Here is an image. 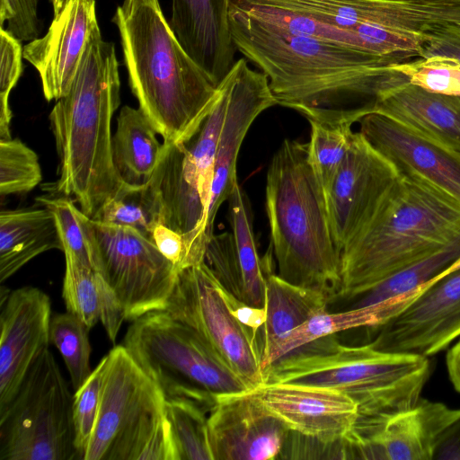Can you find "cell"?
Here are the masks:
<instances>
[{"label": "cell", "mask_w": 460, "mask_h": 460, "mask_svg": "<svg viewBox=\"0 0 460 460\" xmlns=\"http://www.w3.org/2000/svg\"><path fill=\"white\" fill-rule=\"evenodd\" d=\"M237 51L269 80L277 104L308 120L350 126L376 111L381 96L409 82L395 59L316 38L296 35L229 12Z\"/></svg>", "instance_id": "cell-1"}, {"label": "cell", "mask_w": 460, "mask_h": 460, "mask_svg": "<svg viewBox=\"0 0 460 460\" xmlns=\"http://www.w3.org/2000/svg\"><path fill=\"white\" fill-rule=\"evenodd\" d=\"M119 104L115 47L100 32L88 43L69 92L56 100L49 114L59 166L49 190L73 197L92 219L128 185L111 152V119Z\"/></svg>", "instance_id": "cell-2"}, {"label": "cell", "mask_w": 460, "mask_h": 460, "mask_svg": "<svg viewBox=\"0 0 460 460\" xmlns=\"http://www.w3.org/2000/svg\"><path fill=\"white\" fill-rule=\"evenodd\" d=\"M112 22L138 108L164 144L188 140L216 106L220 87L181 46L159 0H124Z\"/></svg>", "instance_id": "cell-3"}, {"label": "cell", "mask_w": 460, "mask_h": 460, "mask_svg": "<svg viewBox=\"0 0 460 460\" xmlns=\"http://www.w3.org/2000/svg\"><path fill=\"white\" fill-rule=\"evenodd\" d=\"M399 173L373 217L341 251V297H358L460 236V202L418 174Z\"/></svg>", "instance_id": "cell-4"}, {"label": "cell", "mask_w": 460, "mask_h": 460, "mask_svg": "<svg viewBox=\"0 0 460 460\" xmlns=\"http://www.w3.org/2000/svg\"><path fill=\"white\" fill-rule=\"evenodd\" d=\"M263 374L264 383L314 385L345 394L358 408L355 432L366 437L418 402L430 363L427 357L381 350L371 342L342 345L332 334L294 349Z\"/></svg>", "instance_id": "cell-5"}, {"label": "cell", "mask_w": 460, "mask_h": 460, "mask_svg": "<svg viewBox=\"0 0 460 460\" xmlns=\"http://www.w3.org/2000/svg\"><path fill=\"white\" fill-rule=\"evenodd\" d=\"M265 204L278 275L333 297L341 252L332 234L324 190L308 162L307 143L282 142L268 168Z\"/></svg>", "instance_id": "cell-6"}, {"label": "cell", "mask_w": 460, "mask_h": 460, "mask_svg": "<svg viewBox=\"0 0 460 460\" xmlns=\"http://www.w3.org/2000/svg\"><path fill=\"white\" fill-rule=\"evenodd\" d=\"M122 345L165 398L190 400L209 411L217 395L252 389L194 330L164 311L132 321Z\"/></svg>", "instance_id": "cell-7"}, {"label": "cell", "mask_w": 460, "mask_h": 460, "mask_svg": "<svg viewBox=\"0 0 460 460\" xmlns=\"http://www.w3.org/2000/svg\"><path fill=\"white\" fill-rule=\"evenodd\" d=\"M103 359L98 415L83 460H143L170 433L165 397L122 344Z\"/></svg>", "instance_id": "cell-8"}, {"label": "cell", "mask_w": 460, "mask_h": 460, "mask_svg": "<svg viewBox=\"0 0 460 460\" xmlns=\"http://www.w3.org/2000/svg\"><path fill=\"white\" fill-rule=\"evenodd\" d=\"M219 99L195 134L188 140L164 144L153 174L161 191L164 224L184 240L181 270L204 262L209 243L206 219L217 144L228 101L227 77L218 84Z\"/></svg>", "instance_id": "cell-9"}, {"label": "cell", "mask_w": 460, "mask_h": 460, "mask_svg": "<svg viewBox=\"0 0 460 460\" xmlns=\"http://www.w3.org/2000/svg\"><path fill=\"white\" fill-rule=\"evenodd\" d=\"M73 402L74 395L48 349L0 413V460H80Z\"/></svg>", "instance_id": "cell-10"}, {"label": "cell", "mask_w": 460, "mask_h": 460, "mask_svg": "<svg viewBox=\"0 0 460 460\" xmlns=\"http://www.w3.org/2000/svg\"><path fill=\"white\" fill-rule=\"evenodd\" d=\"M92 267L119 299L126 320L164 311L179 270L133 228L92 219L76 209Z\"/></svg>", "instance_id": "cell-11"}, {"label": "cell", "mask_w": 460, "mask_h": 460, "mask_svg": "<svg viewBox=\"0 0 460 460\" xmlns=\"http://www.w3.org/2000/svg\"><path fill=\"white\" fill-rule=\"evenodd\" d=\"M164 312L194 330L251 388L265 382L257 336L230 313L205 261L179 271Z\"/></svg>", "instance_id": "cell-12"}, {"label": "cell", "mask_w": 460, "mask_h": 460, "mask_svg": "<svg viewBox=\"0 0 460 460\" xmlns=\"http://www.w3.org/2000/svg\"><path fill=\"white\" fill-rule=\"evenodd\" d=\"M399 175L360 132L353 133L347 155L325 191L329 223L341 253L373 217Z\"/></svg>", "instance_id": "cell-13"}, {"label": "cell", "mask_w": 460, "mask_h": 460, "mask_svg": "<svg viewBox=\"0 0 460 460\" xmlns=\"http://www.w3.org/2000/svg\"><path fill=\"white\" fill-rule=\"evenodd\" d=\"M376 349L429 357L460 336V269L426 283L396 314L377 327Z\"/></svg>", "instance_id": "cell-14"}, {"label": "cell", "mask_w": 460, "mask_h": 460, "mask_svg": "<svg viewBox=\"0 0 460 460\" xmlns=\"http://www.w3.org/2000/svg\"><path fill=\"white\" fill-rule=\"evenodd\" d=\"M208 412L213 460L277 459L290 432L254 389L217 395Z\"/></svg>", "instance_id": "cell-15"}, {"label": "cell", "mask_w": 460, "mask_h": 460, "mask_svg": "<svg viewBox=\"0 0 460 460\" xmlns=\"http://www.w3.org/2000/svg\"><path fill=\"white\" fill-rule=\"evenodd\" d=\"M226 76L228 101L215 157L206 219L208 241L214 235V221L218 208L238 183L236 163L243 138L255 119L277 104L267 75L251 68L245 58L236 59Z\"/></svg>", "instance_id": "cell-16"}, {"label": "cell", "mask_w": 460, "mask_h": 460, "mask_svg": "<svg viewBox=\"0 0 460 460\" xmlns=\"http://www.w3.org/2000/svg\"><path fill=\"white\" fill-rule=\"evenodd\" d=\"M52 21L44 36L23 47V58L38 71L48 102L65 96L91 39L101 32L95 0H50Z\"/></svg>", "instance_id": "cell-17"}, {"label": "cell", "mask_w": 460, "mask_h": 460, "mask_svg": "<svg viewBox=\"0 0 460 460\" xmlns=\"http://www.w3.org/2000/svg\"><path fill=\"white\" fill-rule=\"evenodd\" d=\"M0 413L15 396L37 358L49 349V296L34 287L10 292L0 305Z\"/></svg>", "instance_id": "cell-18"}, {"label": "cell", "mask_w": 460, "mask_h": 460, "mask_svg": "<svg viewBox=\"0 0 460 460\" xmlns=\"http://www.w3.org/2000/svg\"><path fill=\"white\" fill-rule=\"evenodd\" d=\"M253 389L290 431L328 443L350 440L354 435L358 408L341 392L290 383H263Z\"/></svg>", "instance_id": "cell-19"}, {"label": "cell", "mask_w": 460, "mask_h": 460, "mask_svg": "<svg viewBox=\"0 0 460 460\" xmlns=\"http://www.w3.org/2000/svg\"><path fill=\"white\" fill-rule=\"evenodd\" d=\"M359 132L398 172L424 178L460 202V151L430 140L382 113L359 121Z\"/></svg>", "instance_id": "cell-20"}, {"label": "cell", "mask_w": 460, "mask_h": 460, "mask_svg": "<svg viewBox=\"0 0 460 460\" xmlns=\"http://www.w3.org/2000/svg\"><path fill=\"white\" fill-rule=\"evenodd\" d=\"M460 420V408L420 398L409 410L389 418L378 429L354 442L356 458L432 460L448 432Z\"/></svg>", "instance_id": "cell-21"}, {"label": "cell", "mask_w": 460, "mask_h": 460, "mask_svg": "<svg viewBox=\"0 0 460 460\" xmlns=\"http://www.w3.org/2000/svg\"><path fill=\"white\" fill-rule=\"evenodd\" d=\"M169 24L190 57L217 86L235 62L229 0H172Z\"/></svg>", "instance_id": "cell-22"}, {"label": "cell", "mask_w": 460, "mask_h": 460, "mask_svg": "<svg viewBox=\"0 0 460 460\" xmlns=\"http://www.w3.org/2000/svg\"><path fill=\"white\" fill-rule=\"evenodd\" d=\"M375 112L460 151V96L431 93L405 82L385 93Z\"/></svg>", "instance_id": "cell-23"}, {"label": "cell", "mask_w": 460, "mask_h": 460, "mask_svg": "<svg viewBox=\"0 0 460 460\" xmlns=\"http://www.w3.org/2000/svg\"><path fill=\"white\" fill-rule=\"evenodd\" d=\"M270 255L264 257L266 266V322L263 325L261 349L262 368L275 348L293 330L322 312L327 311L332 296L323 290L294 285L270 270Z\"/></svg>", "instance_id": "cell-24"}, {"label": "cell", "mask_w": 460, "mask_h": 460, "mask_svg": "<svg viewBox=\"0 0 460 460\" xmlns=\"http://www.w3.org/2000/svg\"><path fill=\"white\" fill-rule=\"evenodd\" d=\"M63 245L51 210L42 208L0 213V281L4 282L38 255Z\"/></svg>", "instance_id": "cell-25"}, {"label": "cell", "mask_w": 460, "mask_h": 460, "mask_svg": "<svg viewBox=\"0 0 460 460\" xmlns=\"http://www.w3.org/2000/svg\"><path fill=\"white\" fill-rule=\"evenodd\" d=\"M156 134L139 108H121L111 139V152L114 166L125 184L140 186L152 178L163 150Z\"/></svg>", "instance_id": "cell-26"}, {"label": "cell", "mask_w": 460, "mask_h": 460, "mask_svg": "<svg viewBox=\"0 0 460 460\" xmlns=\"http://www.w3.org/2000/svg\"><path fill=\"white\" fill-rule=\"evenodd\" d=\"M460 258V236L430 255L386 278L358 296L352 307L372 305L382 324L409 304L429 281L435 279Z\"/></svg>", "instance_id": "cell-27"}, {"label": "cell", "mask_w": 460, "mask_h": 460, "mask_svg": "<svg viewBox=\"0 0 460 460\" xmlns=\"http://www.w3.org/2000/svg\"><path fill=\"white\" fill-rule=\"evenodd\" d=\"M227 201L228 220L243 281V302L264 307L266 266L264 258L261 259L257 251L250 200L237 183Z\"/></svg>", "instance_id": "cell-28"}, {"label": "cell", "mask_w": 460, "mask_h": 460, "mask_svg": "<svg viewBox=\"0 0 460 460\" xmlns=\"http://www.w3.org/2000/svg\"><path fill=\"white\" fill-rule=\"evenodd\" d=\"M94 219L133 228L152 241L155 228L164 224V202L157 182L152 176L143 185H127L102 207Z\"/></svg>", "instance_id": "cell-29"}, {"label": "cell", "mask_w": 460, "mask_h": 460, "mask_svg": "<svg viewBox=\"0 0 460 460\" xmlns=\"http://www.w3.org/2000/svg\"><path fill=\"white\" fill-rule=\"evenodd\" d=\"M208 411L206 408L190 400L165 398L164 413L177 460H213Z\"/></svg>", "instance_id": "cell-30"}, {"label": "cell", "mask_w": 460, "mask_h": 460, "mask_svg": "<svg viewBox=\"0 0 460 460\" xmlns=\"http://www.w3.org/2000/svg\"><path fill=\"white\" fill-rule=\"evenodd\" d=\"M90 329L79 318L66 312L51 317L49 339L60 352L76 391L92 373L90 367Z\"/></svg>", "instance_id": "cell-31"}, {"label": "cell", "mask_w": 460, "mask_h": 460, "mask_svg": "<svg viewBox=\"0 0 460 460\" xmlns=\"http://www.w3.org/2000/svg\"><path fill=\"white\" fill-rule=\"evenodd\" d=\"M309 122L308 162L325 193L347 155L354 132L350 126Z\"/></svg>", "instance_id": "cell-32"}, {"label": "cell", "mask_w": 460, "mask_h": 460, "mask_svg": "<svg viewBox=\"0 0 460 460\" xmlns=\"http://www.w3.org/2000/svg\"><path fill=\"white\" fill-rule=\"evenodd\" d=\"M66 270L63 298L66 312L84 322L89 329L100 320L98 278L92 267L70 253H64Z\"/></svg>", "instance_id": "cell-33"}, {"label": "cell", "mask_w": 460, "mask_h": 460, "mask_svg": "<svg viewBox=\"0 0 460 460\" xmlns=\"http://www.w3.org/2000/svg\"><path fill=\"white\" fill-rule=\"evenodd\" d=\"M42 179L37 154L18 138L0 139L1 197L31 191Z\"/></svg>", "instance_id": "cell-34"}, {"label": "cell", "mask_w": 460, "mask_h": 460, "mask_svg": "<svg viewBox=\"0 0 460 460\" xmlns=\"http://www.w3.org/2000/svg\"><path fill=\"white\" fill-rule=\"evenodd\" d=\"M393 66L404 75L409 83L426 91L460 96V66L452 58H420L412 62H396Z\"/></svg>", "instance_id": "cell-35"}, {"label": "cell", "mask_w": 460, "mask_h": 460, "mask_svg": "<svg viewBox=\"0 0 460 460\" xmlns=\"http://www.w3.org/2000/svg\"><path fill=\"white\" fill-rule=\"evenodd\" d=\"M103 365L104 359L102 358L89 377L74 394L75 445L80 460L84 459L98 415Z\"/></svg>", "instance_id": "cell-36"}, {"label": "cell", "mask_w": 460, "mask_h": 460, "mask_svg": "<svg viewBox=\"0 0 460 460\" xmlns=\"http://www.w3.org/2000/svg\"><path fill=\"white\" fill-rule=\"evenodd\" d=\"M0 139H9L12 111L9 95L22 73L23 48L21 40L0 28Z\"/></svg>", "instance_id": "cell-37"}, {"label": "cell", "mask_w": 460, "mask_h": 460, "mask_svg": "<svg viewBox=\"0 0 460 460\" xmlns=\"http://www.w3.org/2000/svg\"><path fill=\"white\" fill-rule=\"evenodd\" d=\"M38 200L54 215L63 252L70 253L92 267L88 246L76 214L77 207L70 197H40ZM93 268V267H92Z\"/></svg>", "instance_id": "cell-38"}, {"label": "cell", "mask_w": 460, "mask_h": 460, "mask_svg": "<svg viewBox=\"0 0 460 460\" xmlns=\"http://www.w3.org/2000/svg\"><path fill=\"white\" fill-rule=\"evenodd\" d=\"M39 0H0V23L21 41H31L40 32Z\"/></svg>", "instance_id": "cell-39"}, {"label": "cell", "mask_w": 460, "mask_h": 460, "mask_svg": "<svg viewBox=\"0 0 460 460\" xmlns=\"http://www.w3.org/2000/svg\"><path fill=\"white\" fill-rule=\"evenodd\" d=\"M96 274L100 295V320L109 339L114 343L120 326L126 320L124 309L112 288L98 273Z\"/></svg>", "instance_id": "cell-40"}, {"label": "cell", "mask_w": 460, "mask_h": 460, "mask_svg": "<svg viewBox=\"0 0 460 460\" xmlns=\"http://www.w3.org/2000/svg\"><path fill=\"white\" fill-rule=\"evenodd\" d=\"M217 284L219 292L230 313L237 321L249 328L257 336L258 331L263 327L266 322L265 307L250 305L226 290L218 281Z\"/></svg>", "instance_id": "cell-41"}, {"label": "cell", "mask_w": 460, "mask_h": 460, "mask_svg": "<svg viewBox=\"0 0 460 460\" xmlns=\"http://www.w3.org/2000/svg\"><path fill=\"white\" fill-rule=\"evenodd\" d=\"M152 242L164 257L177 266L180 271L185 253L182 235L165 225L160 224L153 232Z\"/></svg>", "instance_id": "cell-42"}, {"label": "cell", "mask_w": 460, "mask_h": 460, "mask_svg": "<svg viewBox=\"0 0 460 460\" xmlns=\"http://www.w3.org/2000/svg\"><path fill=\"white\" fill-rule=\"evenodd\" d=\"M429 57L452 58L460 66V36L453 30L436 34L425 43L420 58Z\"/></svg>", "instance_id": "cell-43"}, {"label": "cell", "mask_w": 460, "mask_h": 460, "mask_svg": "<svg viewBox=\"0 0 460 460\" xmlns=\"http://www.w3.org/2000/svg\"><path fill=\"white\" fill-rule=\"evenodd\" d=\"M434 459H460V420L446 434L435 452Z\"/></svg>", "instance_id": "cell-44"}, {"label": "cell", "mask_w": 460, "mask_h": 460, "mask_svg": "<svg viewBox=\"0 0 460 460\" xmlns=\"http://www.w3.org/2000/svg\"><path fill=\"white\" fill-rule=\"evenodd\" d=\"M446 363L451 384L460 393V341L447 351Z\"/></svg>", "instance_id": "cell-45"}, {"label": "cell", "mask_w": 460, "mask_h": 460, "mask_svg": "<svg viewBox=\"0 0 460 460\" xmlns=\"http://www.w3.org/2000/svg\"><path fill=\"white\" fill-rule=\"evenodd\" d=\"M460 269V258L456 261L447 270H446L440 276H438L437 279L450 273L451 271H454L456 270Z\"/></svg>", "instance_id": "cell-46"}, {"label": "cell", "mask_w": 460, "mask_h": 460, "mask_svg": "<svg viewBox=\"0 0 460 460\" xmlns=\"http://www.w3.org/2000/svg\"><path fill=\"white\" fill-rule=\"evenodd\" d=\"M453 31L460 36V26L454 29Z\"/></svg>", "instance_id": "cell-47"}, {"label": "cell", "mask_w": 460, "mask_h": 460, "mask_svg": "<svg viewBox=\"0 0 460 460\" xmlns=\"http://www.w3.org/2000/svg\"><path fill=\"white\" fill-rule=\"evenodd\" d=\"M451 1H456V2H459L460 3V0H451Z\"/></svg>", "instance_id": "cell-48"}]
</instances>
